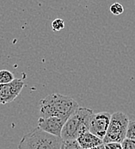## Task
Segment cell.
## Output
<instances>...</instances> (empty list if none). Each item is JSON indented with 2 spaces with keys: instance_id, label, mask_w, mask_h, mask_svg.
Instances as JSON below:
<instances>
[{
  "instance_id": "6da1fadb",
  "label": "cell",
  "mask_w": 135,
  "mask_h": 149,
  "mask_svg": "<svg viewBox=\"0 0 135 149\" xmlns=\"http://www.w3.org/2000/svg\"><path fill=\"white\" fill-rule=\"evenodd\" d=\"M39 105L42 117L59 116L65 120L79 108V104L73 98L59 93L47 95L40 101Z\"/></svg>"
},
{
  "instance_id": "7a4b0ae2",
  "label": "cell",
  "mask_w": 135,
  "mask_h": 149,
  "mask_svg": "<svg viewBox=\"0 0 135 149\" xmlns=\"http://www.w3.org/2000/svg\"><path fill=\"white\" fill-rule=\"evenodd\" d=\"M93 114L91 109L79 107L66 121L60 135L62 140H77L83 132L89 130Z\"/></svg>"
},
{
  "instance_id": "3957f363",
  "label": "cell",
  "mask_w": 135,
  "mask_h": 149,
  "mask_svg": "<svg viewBox=\"0 0 135 149\" xmlns=\"http://www.w3.org/2000/svg\"><path fill=\"white\" fill-rule=\"evenodd\" d=\"M63 140L37 127L26 134L19 142L18 149H61Z\"/></svg>"
},
{
  "instance_id": "277c9868",
  "label": "cell",
  "mask_w": 135,
  "mask_h": 149,
  "mask_svg": "<svg viewBox=\"0 0 135 149\" xmlns=\"http://www.w3.org/2000/svg\"><path fill=\"white\" fill-rule=\"evenodd\" d=\"M128 123L129 118L123 112L117 111L112 114L107 133L102 140L103 144L110 142L121 143L126 139Z\"/></svg>"
},
{
  "instance_id": "5b68a950",
  "label": "cell",
  "mask_w": 135,
  "mask_h": 149,
  "mask_svg": "<svg viewBox=\"0 0 135 149\" xmlns=\"http://www.w3.org/2000/svg\"><path fill=\"white\" fill-rule=\"evenodd\" d=\"M110 119L111 114L109 112L94 113L90 120L89 131L98 138L103 140L109 128Z\"/></svg>"
},
{
  "instance_id": "8992f818",
  "label": "cell",
  "mask_w": 135,
  "mask_h": 149,
  "mask_svg": "<svg viewBox=\"0 0 135 149\" xmlns=\"http://www.w3.org/2000/svg\"><path fill=\"white\" fill-rule=\"evenodd\" d=\"M24 82L21 79H15L8 84H0V104H6L14 101L21 93Z\"/></svg>"
},
{
  "instance_id": "52a82bcc",
  "label": "cell",
  "mask_w": 135,
  "mask_h": 149,
  "mask_svg": "<svg viewBox=\"0 0 135 149\" xmlns=\"http://www.w3.org/2000/svg\"><path fill=\"white\" fill-rule=\"evenodd\" d=\"M66 120L59 116H49L42 117L38 119V127L48 134L60 136L61 135V131Z\"/></svg>"
},
{
  "instance_id": "ba28073f",
  "label": "cell",
  "mask_w": 135,
  "mask_h": 149,
  "mask_svg": "<svg viewBox=\"0 0 135 149\" xmlns=\"http://www.w3.org/2000/svg\"><path fill=\"white\" fill-rule=\"evenodd\" d=\"M79 145L83 148V149H88L99 146L103 144V141L102 139L98 138L92 133H90L89 130L83 132L77 139Z\"/></svg>"
},
{
  "instance_id": "9c48e42d",
  "label": "cell",
  "mask_w": 135,
  "mask_h": 149,
  "mask_svg": "<svg viewBox=\"0 0 135 149\" xmlns=\"http://www.w3.org/2000/svg\"><path fill=\"white\" fill-rule=\"evenodd\" d=\"M15 79L14 74L8 70L0 71V84H8Z\"/></svg>"
},
{
  "instance_id": "30bf717a",
  "label": "cell",
  "mask_w": 135,
  "mask_h": 149,
  "mask_svg": "<svg viewBox=\"0 0 135 149\" xmlns=\"http://www.w3.org/2000/svg\"><path fill=\"white\" fill-rule=\"evenodd\" d=\"M61 149H83L77 140L63 141Z\"/></svg>"
},
{
  "instance_id": "8fae6325",
  "label": "cell",
  "mask_w": 135,
  "mask_h": 149,
  "mask_svg": "<svg viewBox=\"0 0 135 149\" xmlns=\"http://www.w3.org/2000/svg\"><path fill=\"white\" fill-rule=\"evenodd\" d=\"M126 138L135 141V119L129 120L127 129Z\"/></svg>"
},
{
  "instance_id": "7c38bea8",
  "label": "cell",
  "mask_w": 135,
  "mask_h": 149,
  "mask_svg": "<svg viewBox=\"0 0 135 149\" xmlns=\"http://www.w3.org/2000/svg\"><path fill=\"white\" fill-rule=\"evenodd\" d=\"M109 10L114 16H120L124 12V7L120 3H114L113 4H111Z\"/></svg>"
},
{
  "instance_id": "4fadbf2b",
  "label": "cell",
  "mask_w": 135,
  "mask_h": 149,
  "mask_svg": "<svg viewBox=\"0 0 135 149\" xmlns=\"http://www.w3.org/2000/svg\"><path fill=\"white\" fill-rule=\"evenodd\" d=\"M51 27H52L53 31L59 32V31L62 30L65 28V22L61 18H56L55 20L52 22Z\"/></svg>"
},
{
  "instance_id": "5bb4252c",
  "label": "cell",
  "mask_w": 135,
  "mask_h": 149,
  "mask_svg": "<svg viewBox=\"0 0 135 149\" xmlns=\"http://www.w3.org/2000/svg\"><path fill=\"white\" fill-rule=\"evenodd\" d=\"M120 144L123 149H135V141L134 140L126 138Z\"/></svg>"
},
{
  "instance_id": "9a60e30c",
  "label": "cell",
  "mask_w": 135,
  "mask_h": 149,
  "mask_svg": "<svg viewBox=\"0 0 135 149\" xmlns=\"http://www.w3.org/2000/svg\"><path fill=\"white\" fill-rule=\"evenodd\" d=\"M105 149H123L121 147L120 143L117 142H110V143H106L104 144Z\"/></svg>"
},
{
  "instance_id": "2e32d148",
  "label": "cell",
  "mask_w": 135,
  "mask_h": 149,
  "mask_svg": "<svg viewBox=\"0 0 135 149\" xmlns=\"http://www.w3.org/2000/svg\"><path fill=\"white\" fill-rule=\"evenodd\" d=\"M88 149H105V147H104V144H102V145H99V146H96V147Z\"/></svg>"
}]
</instances>
